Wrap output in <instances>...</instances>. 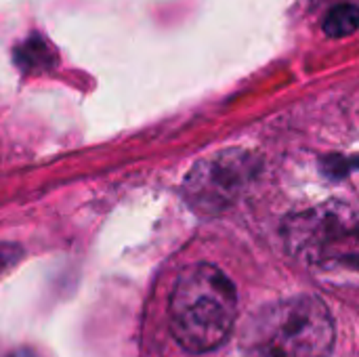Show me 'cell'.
Wrapping results in <instances>:
<instances>
[{"label": "cell", "mask_w": 359, "mask_h": 357, "mask_svg": "<svg viewBox=\"0 0 359 357\" xmlns=\"http://www.w3.org/2000/svg\"><path fill=\"white\" fill-rule=\"evenodd\" d=\"M238 320V295L231 280L208 263L181 271L170 297V328L189 353L221 347Z\"/></svg>", "instance_id": "6da1fadb"}, {"label": "cell", "mask_w": 359, "mask_h": 357, "mask_svg": "<svg viewBox=\"0 0 359 357\" xmlns=\"http://www.w3.org/2000/svg\"><path fill=\"white\" fill-rule=\"evenodd\" d=\"M334 320L309 295L288 297L257 311L242 335V357H328L334 347Z\"/></svg>", "instance_id": "7a4b0ae2"}, {"label": "cell", "mask_w": 359, "mask_h": 357, "mask_svg": "<svg viewBox=\"0 0 359 357\" xmlns=\"http://www.w3.org/2000/svg\"><path fill=\"white\" fill-rule=\"evenodd\" d=\"M284 242L301 263L324 271H359V215L345 202H322L284 221Z\"/></svg>", "instance_id": "3957f363"}, {"label": "cell", "mask_w": 359, "mask_h": 357, "mask_svg": "<svg viewBox=\"0 0 359 357\" xmlns=\"http://www.w3.org/2000/svg\"><path fill=\"white\" fill-rule=\"evenodd\" d=\"M257 170L259 158L250 151H217L189 170L183 183V196L198 215L215 217L240 198Z\"/></svg>", "instance_id": "277c9868"}, {"label": "cell", "mask_w": 359, "mask_h": 357, "mask_svg": "<svg viewBox=\"0 0 359 357\" xmlns=\"http://www.w3.org/2000/svg\"><path fill=\"white\" fill-rule=\"evenodd\" d=\"M13 59H15V65L23 74L34 76V74H44V72L53 69L55 63H57V53H55V48H53V44L48 40L34 34V36L25 38L23 42H19L15 46Z\"/></svg>", "instance_id": "5b68a950"}, {"label": "cell", "mask_w": 359, "mask_h": 357, "mask_svg": "<svg viewBox=\"0 0 359 357\" xmlns=\"http://www.w3.org/2000/svg\"><path fill=\"white\" fill-rule=\"evenodd\" d=\"M322 29L330 38H347L359 29V4L345 2L330 8L322 21Z\"/></svg>", "instance_id": "8992f818"}, {"label": "cell", "mask_w": 359, "mask_h": 357, "mask_svg": "<svg viewBox=\"0 0 359 357\" xmlns=\"http://www.w3.org/2000/svg\"><path fill=\"white\" fill-rule=\"evenodd\" d=\"M23 257L19 244H0V276L11 271Z\"/></svg>", "instance_id": "52a82bcc"}]
</instances>
